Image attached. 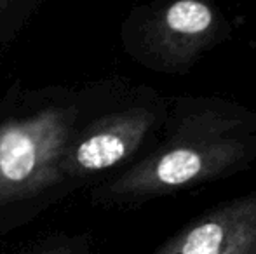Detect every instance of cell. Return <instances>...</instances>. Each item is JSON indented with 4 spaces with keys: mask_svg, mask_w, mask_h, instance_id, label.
I'll return each instance as SVG.
<instances>
[{
    "mask_svg": "<svg viewBox=\"0 0 256 254\" xmlns=\"http://www.w3.org/2000/svg\"><path fill=\"white\" fill-rule=\"evenodd\" d=\"M157 148L92 193L102 206L138 204L230 176L256 159V112L218 98L180 96Z\"/></svg>",
    "mask_w": 256,
    "mask_h": 254,
    "instance_id": "cell-1",
    "label": "cell"
},
{
    "mask_svg": "<svg viewBox=\"0 0 256 254\" xmlns=\"http://www.w3.org/2000/svg\"><path fill=\"white\" fill-rule=\"evenodd\" d=\"M152 254H256V192L216 206Z\"/></svg>",
    "mask_w": 256,
    "mask_h": 254,
    "instance_id": "cell-5",
    "label": "cell"
},
{
    "mask_svg": "<svg viewBox=\"0 0 256 254\" xmlns=\"http://www.w3.org/2000/svg\"><path fill=\"white\" fill-rule=\"evenodd\" d=\"M80 112L75 105H46L0 124V206L24 200L66 181L63 160Z\"/></svg>",
    "mask_w": 256,
    "mask_h": 254,
    "instance_id": "cell-2",
    "label": "cell"
},
{
    "mask_svg": "<svg viewBox=\"0 0 256 254\" xmlns=\"http://www.w3.org/2000/svg\"><path fill=\"white\" fill-rule=\"evenodd\" d=\"M225 35V21L199 0H176L150 12L126 38L129 52L155 71H186Z\"/></svg>",
    "mask_w": 256,
    "mask_h": 254,
    "instance_id": "cell-3",
    "label": "cell"
},
{
    "mask_svg": "<svg viewBox=\"0 0 256 254\" xmlns=\"http://www.w3.org/2000/svg\"><path fill=\"white\" fill-rule=\"evenodd\" d=\"M18 3H12V2H0V26L2 28H10V21L16 17V19H20V17H24V10H21V12L18 14H12L10 10H12V7H16ZM7 37H2L0 35V42L6 40Z\"/></svg>",
    "mask_w": 256,
    "mask_h": 254,
    "instance_id": "cell-7",
    "label": "cell"
},
{
    "mask_svg": "<svg viewBox=\"0 0 256 254\" xmlns=\"http://www.w3.org/2000/svg\"><path fill=\"white\" fill-rule=\"evenodd\" d=\"M34 254H86V248H80V241L74 242H60V244H51L48 248L35 251Z\"/></svg>",
    "mask_w": 256,
    "mask_h": 254,
    "instance_id": "cell-6",
    "label": "cell"
},
{
    "mask_svg": "<svg viewBox=\"0 0 256 254\" xmlns=\"http://www.w3.org/2000/svg\"><path fill=\"white\" fill-rule=\"evenodd\" d=\"M168 115L166 101L152 94L92 120L77 132L63 160L66 181L86 180L124 164L164 126Z\"/></svg>",
    "mask_w": 256,
    "mask_h": 254,
    "instance_id": "cell-4",
    "label": "cell"
}]
</instances>
